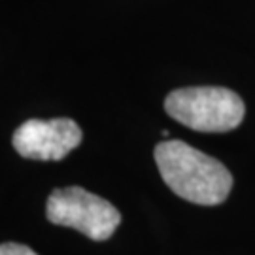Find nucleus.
I'll list each match as a JSON object with an SVG mask.
<instances>
[{"label":"nucleus","mask_w":255,"mask_h":255,"mask_svg":"<svg viewBox=\"0 0 255 255\" xmlns=\"http://www.w3.org/2000/svg\"><path fill=\"white\" fill-rule=\"evenodd\" d=\"M155 163L164 183L180 199L193 204H221L233 189V174L225 164L182 140L157 144Z\"/></svg>","instance_id":"1"},{"label":"nucleus","mask_w":255,"mask_h":255,"mask_svg":"<svg viewBox=\"0 0 255 255\" xmlns=\"http://www.w3.org/2000/svg\"><path fill=\"white\" fill-rule=\"evenodd\" d=\"M164 110L172 119L199 132H229L246 116L244 101L227 87H182L168 93Z\"/></svg>","instance_id":"2"},{"label":"nucleus","mask_w":255,"mask_h":255,"mask_svg":"<svg viewBox=\"0 0 255 255\" xmlns=\"http://www.w3.org/2000/svg\"><path fill=\"white\" fill-rule=\"evenodd\" d=\"M46 216L55 225L76 229L95 242L108 240L121 223V214L114 204L76 185L49 195Z\"/></svg>","instance_id":"3"},{"label":"nucleus","mask_w":255,"mask_h":255,"mask_svg":"<svg viewBox=\"0 0 255 255\" xmlns=\"http://www.w3.org/2000/svg\"><path fill=\"white\" fill-rule=\"evenodd\" d=\"M82 128L74 119H28L15 128L11 144L25 159L61 161L82 144Z\"/></svg>","instance_id":"4"},{"label":"nucleus","mask_w":255,"mask_h":255,"mask_svg":"<svg viewBox=\"0 0 255 255\" xmlns=\"http://www.w3.org/2000/svg\"><path fill=\"white\" fill-rule=\"evenodd\" d=\"M0 255H38L25 244H15V242H6L0 244Z\"/></svg>","instance_id":"5"}]
</instances>
